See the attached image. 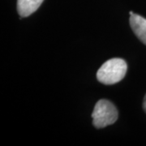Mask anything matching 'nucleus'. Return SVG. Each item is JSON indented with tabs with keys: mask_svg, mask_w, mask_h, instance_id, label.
<instances>
[{
	"mask_svg": "<svg viewBox=\"0 0 146 146\" xmlns=\"http://www.w3.org/2000/svg\"><path fill=\"white\" fill-rule=\"evenodd\" d=\"M127 65L123 58H115L104 63L97 72L98 80L104 84H115L124 78Z\"/></svg>",
	"mask_w": 146,
	"mask_h": 146,
	"instance_id": "nucleus-1",
	"label": "nucleus"
},
{
	"mask_svg": "<svg viewBox=\"0 0 146 146\" xmlns=\"http://www.w3.org/2000/svg\"><path fill=\"white\" fill-rule=\"evenodd\" d=\"M118 110L111 102L108 100H99L94 107L92 113L93 124L97 128L114 124L118 119Z\"/></svg>",
	"mask_w": 146,
	"mask_h": 146,
	"instance_id": "nucleus-2",
	"label": "nucleus"
},
{
	"mask_svg": "<svg viewBox=\"0 0 146 146\" xmlns=\"http://www.w3.org/2000/svg\"><path fill=\"white\" fill-rule=\"evenodd\" d=\"M129 14L131 16L130 25L132 31L140 41L146 45V19L132 11H130Z\"/></svg>",
	"mask_w": 146,
	"mask_h": 146,
	"instance_id": "nucleus-3",
	"label": "nucleus"
},
{
	"mask_svg": "<svg viewBox=\"0 0 146 146\" xmlns=\"http://www.w3.org/2000/svg\"><path fill=\"white\" fill-rule=\"evenodd\" d=\"M44 0H17V11L21 17H27L36 11Z\"/></svg>",
	"mask_w": 146,
	"mask_h": 146,
	"instance_id": "nucleus-4",
	"label": "nucleus"
},
{
	"mask_svg": "<svg viewBox=\"0 0 146 146\" xmlns=\"http://www.w3.org/2000/svg\"><path fill=\"white\" fill-rule=\"evenodd\" d=\"M143 108H144V110L146 113V94L145 96V98H144V102H143Z\"/></svg>",
	"mask_w": 146,
	"mask_h": 146,
	"instance_id": "nucleus-5",
	"label": "nucleus"
}]
</instances>
